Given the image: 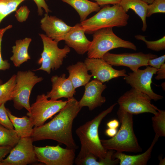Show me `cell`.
Listing matches in <instances>:
<instances>
[{"mask_svg": "<svg viewBox=\"0 0 165 165\" xmlns=\"http://www.w3.org/2000/svg\"><path fill=\"white\" fill-rule=\"evenodd\" d=\"M81 108L73 97L68 99L65 106L51 121L33 128L31 137L33 142L53 140L64 144L68 148L75 150L78 147L73 138L72 127L73 120Z\"/></svg>", "mask_w": 165, "mask_h": 165, "instance_id": "1", "label": "cell"}, {"mask_svg": "<svg viewBox=\"0 0 165 165\" xmlns=\"http://www.w3.org/2000/svg\"><path fill=\"white\" fill-rule=\"evenodd\" d=\"M117 104L112 105L76 130L75 132L80 142L81 148L76 159L81 158L90 153L98 159L105 157L108 150L102 145L99 136L98 128L103 119L112 112Z\"/></svg>", "mask_w": 165, "mask_h": 165, "instance_id": "2", "label": "cell"}, {"mask_svg": "<svg viewBox=\"0 0 165 165\" xmlns=\"http://www.w3.org/2000/svg\"><path fill=\"white\" fill-rule=\"evenodd\" d=\"M117 114L121 123L120 127L111 138L100 140L103 146L107 150H112L117 152H141L142 149L134 131L133 115L119 107Z\"/></svg>", "mask_w": 165, "mask_h": 165, "instance_id": "3", "label": "cell"}, {"mask_svg": "<svg viewBox=\"0 0 165 165\" xmlns=\"http://www.w3.org/2000/svg\"><path fill=\"white\" fill-rule=\"evenodd\" d=\"M129 17L119 4L112 6H106L80 24L86 33L91 34L103 28L126 26Z\"/></svg>", "mask_w": 165, "mask_h": 165, "instance_id": "4", "label": "cell"}, {"mask_svg": "<svg viewBox=\"0 0 165 165\" xmlns=\"http://www.w3.org/2000/svg\"><path fill=\"white\" fill-rule=\"evenodd\" d=\"M93 39L87 53L88 58H102L110 50L123 48L136 51L137 48L132 42L123 40L113 32L112 28H105L93 33Z\"/></svg>", "mask_w": 165, "mask_h": 165, "instance_id": "5", "label": "cell"}, {"mask_svg": "<svg viewBox=\"0 0 165 165\" xmlns=\"http://www.w3.org/2000/svg\"><path fill=\"white\" fill-rule=\"evenodd\" d=\"M39 35L43 44V50L38 61V63L41 66L34 71L42 70L50 74L51 70H56L60 67L70 49L67 45L60 49L58 46V42L44 34H39Z\"/></svg>", "mask_w": 165, "mask_h": 165, "instance_id": "6", "label": "cell"}, {"mask_svg": "<svg viewBox=\"0 0 165 165\" xmlns=\"http://www.w3.org/2000/svg\"><path fill=\"white\" fill-rule=\"evenodd\" d=\"M43 79L30 70L17 72L12 98L16 109L20 110L24 108L29 111V98L32 90L35 84Z\"/></svg>", "mask_w": 165, "mask_h": 165, "instance_id": "7", "label": "cell"}, {"mask_svg": "<svg viewBox=\"0 0 165 165\" xmlns=\"http://www.w3.org/2000/svg\"><path fill=\"white\" fill-rule=\"evenodd\" d=\"M48 99L44 94L38 95L35 101L31 105L29 111L27 113L35 127L44 124L48 119L63 108L67 102V101Z\"/></svg>", "mask_w": 165, "mask_h": 165, "instance_id": "8", "label": "cell"}, {"mask_svg": "<svg viewBox=\"0 0 165 165\" xmlns=\"http://www.w3.org/2000/svg\"><path fill=\"white\" fill-rule=\"evenodd\" d=\"M147 95L132 88L120 96L117 103L119 107L132 115L150 113L154 115L158 108L151 103Z\"/></svg>", "mask_w": 165, "mask_h": 165, "instance_id": "9", "label": "cell"}, {"mask_svg": "<svg viewBox=\"0 0 165 165\" xmlns=\"http://www.w3.org/2000/svg\"><path fill=\"white\" fill-rule=\"evenodd\" d=\"M34 147L37 161L46 165H72L74 162L75 150L63 148L59 145Z\"/></svg>", "mask_w": 165, "mask_h": 165, "instance_id": "10", "label": "cell"}, {"mask_svg": "<svg viewBox=\"0 0 165 165\" xmlns=\"http://www.w3.org/2000/svg\"><path fill=\"white\" fill-rule=\"evenodd\" d=\"M31 137L20 138L6 158L0 161V165H26L38 161Z\"/></svg>", "mask_w": 165, "mask_h": 165, "instance_id": "11", "label": "cell"}, {"mask_svg": "<svg viewBox=\"0 0 165 165\" xmlns=\"http://www.w3.org/2000/svg\"><path fill=\"white\" fill-rule=\"evenodd\" d=\"M157 71L156 68L147 66L144 69H138L129 73L124 76V79L132 88L146 94L152 100L156 101L163 98V96L155 93L151 87L152 76Z\"/></svg>", "mask_w": 165, "mask_h": 165, "instance_id": "12", "label": "cell"}, {"mask_svg": "<svg viewBox=\"0 0 165 165\" xmlns=\"http://www.w3.org/2000/svg\"><path fill=\"white\" fill-rule=\"evenodd\" d=\"M157 57L156 54H145L141 52L120 54L108 52L102 58L112 66L127 67L134 72L141 66H147L148 60Z\"/></svg>", "mask_w": 165, "mask_h": 165, "instance_id": "13", "label": "cell"}, {"mask_svg": "<svg viewBox=\"0 0 165 165\" xmlns=\"http://www.w3.org/2000/svg\"><path fill=\"white\" fill-rule=\"evenodd\" d=\"M84 62L92 76L103 83L112 79L127 75L125 69H115L102 58H87Z\"/></svg>", "mask_w": 165, "mask_h": 165, "instance_id": "14", "label": "cell"}, {"mask_svg": "<svg viewBox=\"0 0 165 165\" xmlns=\"http://www.w3.org/2000/svg\"><path fill=\"white\" fill-rule=\"evenodd\" d=\"M85 87L83 95L78 101L81 107L86 106L89 110L92 111L105 102V97L101 95L107 87L105 84L95 79L87 83Z\"/></svg>", "mask_w": 165, "mask_h": 165, "instance_id": "15", "label": "cell"}, {"mask_svg": "<svg viewBox=\"0 0 165 165\" xmlns=\"http://www.w3.org/2000/svg\"><path fill=\"white\" fill-rule=\"evenodd\" d=\"M40 27L48 37L58 42L64 40L66 35L72 26L67 25L55 16L46 13L40 20Z\"/></svg>", "mask_w": 165, "mask_h": 165, "instance_id": "16", "label": "cell"}, {"mask_svg": "<svg viewBox=\"0 0 165 165\" xmlns=\"http://www.w3.org/2000/svg\"><path fill=\"white\" fill-rule=\"evenodd\" d=\"M85 33V30L80 23H77L72 27L64 40L67 46L73 48L77 53L83 55L88 51L91 43Z\"/></svg>", "mask_w": 165, "mask_h": 165, "instance_id": "17", "label": "cell"}, {"mask_svg": "<svg viewBox=\"0 0 165 165\" xmlns=\"http://www.w3.org/2000/svg\"><path fill=\"white\" fill-rule=\"evenodd\" d=\"M51 90L47 93V98L53 100H57L61 98L68 99L73 97L75 94V89L74 87L69 78L66 77L65 74L59 76L57 75L52 77Z\"/></svg>", "mask_w": 165, "mask_h": 165, "instance_id": "18", "label": "cell"}, {"mask_svg": "<svg viewBox=\"0 0 165 165\" xmlns=\"http://www.w3.org/2000/svg\"><path fill=\"white\" fill-rule=\"evenodd\" d=\"M159 137L155 135L149 147L144 152L136 155H126L122 152H114L112 157L119 160L120 165H146L151 157L153 148Z\"/></svg>", "mask_w": 165, "mask_h": 165, "instance_id": "19", "label": "cell"}, {"mask_svg": "<svg viewBox=\"0 0 165 165\" xmlns=\"http://www.w3.org/2000/svg\"><path fill=\"white\" fill-rule=\"evenodd\" d=\"M66 69L69 73L68 78L75 89L85 86L92 77L88 73V70L84 62L78 61L68 66Z\"/></svg>", "mask_w": 165, "mask_h": 165, "instance_id": "20", "label": "cell"}, {"mask_svg": "<svg viewBox=\"0 0 165 165\" xmlns=\"http://www.w3.org/2000/svg\"><path fill=\"white\" fill-rule=\"evenodd\" d=\"M31 41V38L28 37L16 41L15 45L12 47L13 54L10 58L15 67H20L31 59L28 51Z\"/></svg>", "mask_w": 165, "mask_h": 165, "instance_id": "21", "label": "cell"}, {"mask_svg": "<svg viewBox=\"0 0 165 165\" xmlns=\"http://www.w3.org/2000/svg\"><path fill=\"white\" fill-rule=\"evenodd\" d=\"M7 112L18 136L20 138L31 137L34 125L30 118L26 116L21 117L15 116L8 109Z\"/></svg>", "mask_w": 165, "mask_h": 165, "instance_id": "22", "label": "cell"}, {"mask_svg": "<svg viewBox=\"0 0 165 165\" xmlns=\"http://www.w3.org/2000/svg\"><path fill=\"white\" fill-rule=\"evenodd\" d=\"M74 8L78 13L80 22L87 19L88 16L94 12H98L101 8L96 2L88 0H61Z\"/></svg>", "mask_w": 165, "mask_h": 165, "instance_id": "23", "label": "cell"}, {"mask_svg": "<svg viewBox=\"0 0 165 165\" xmlns=\"http://www.w3.org/2000/svg\"><path fill=\"white\" fill-rule=\"evenodd\" d=\"M119 4L126 13L129 9L135 12L141 19L143 23L141 30L145 31L147 28L146 18L148 4L141 0H121Z\"/></svg>", "mask_w": 165, "mask_h": 165, "instance_id": "24", "label": "cell"}, {"mask_svg": "<svg viewBox=\"0 0 165 165\" xmlns=\"http://www.w3.org/2000/svg\"><path fill=\"white\" fill-rule=\"evenodd\" d=\"M20 138L14 129H8L0 124V146L13 147L17 143Z\"/></svg>", "mask_w": 165, "mask_h": 165, "instance_id": "25", "label": "cell"}, {"mask_svg": "<svg viewBox=\"0 0 165 165\" xmlns=\"http://www.w3.org/2000/svg\"><path fill=\"white\" fill-rule=\"evenodd\" d=\"M16 78V75H13L6 82L0 85V105L12 100Z\"/></svg>", "mask_w": 165, "mask_h": 165, "instance_id": "26", "label": "cell"}, {"mask_svg": "<svg viewBox=\"0 0 165 165\" xmlns=\"http://www.w3.org/2000/svg\"><path fill=\"white\" fill-rule=\"evenodd\" d=\"M152 117V126L155 135L158 137L165 136V111L158 109Z\"/></svg>", "mask_w": 165, "mask_h": 165, "instance_id": "27", "label": "cell"}, {"mask_svg": "<svg viewBox=\"0 0 165 165\" xmlns=\"http://www.w3.org/2000/svg\"><path fill=\"white\" fill-rule=\"evenodd\" d=\"M27 0H0V24L8 15L16 10L18 6Z\"/></svg>", "mask_w": 165, "mask_h": 165, "instance_id": "28", "label": "cell"}, {"mask_svg": "<svg viewBox=\"0 0 165 165\" xmlns=\"http://www.w3.org/2000/svg\"><path fill=\"white\" fill-rule=\"evenodd\" d=\"M137 39L144 42L147 48L155 51H159L165 49V36L157 40L150 41L147 40L145 36L141 35H137L134 36Z\"/></svg>", "mask_w": 165, "mask_h": 165, "instance_id": "29", "label": "cell"}, {"mask_svg": "<svg viewBox=\"0 0 165 165\" xmlns=\"http://www.w3.org/2000/svg\"><path fill=\"white\" fill-rule=\"evenodd\" d=\"M157 13H165V0H154L151 4L148 5L146 17H149Z\"/></svg>", "mask_w": 165, "mask_h": 165, "instance_id": "30", "label": "cell"}, {"mask_svg": "<svg viewBox=\"0 0 165 165\" xmlns=\"http://www.w3.org/2000/svg\"><path fill=\"white\" fill-rule=\"evenodd\" d=\"M5 103L0 105V124L10 130H14V127L8 116Z\"/></svg>", "mask_w": 165, "mask_h": 165, "instance_id": "31", "label": "cell"}, {"mask_svg": "<svg viewBox=\"0 0 165 165\" xmlns=\"http://www.w3.org/2000/svg\"><path fill=\"white\" fill-rule=\"evenodd\" d=\"M12 27V25H9L6 27L0 29V71H5L8 69L10 67V64L6 60H3L2 58L1 52V44L2 37L5 33L8 30Z\"/></svg>", "mask_w": 165, "mask_h": 165, "instance_id": "32", "label": "cell"}, {"mask_svg": "<svg viewBox=\"0 0 165 165\" xmlns=\"http://www.w3.org/2000/svg\"><path fill=\"white\" fill-rule=\"evenodd\" d=\"M30 12L28 7L23 6L16 10L15 16L18 22L22 23L26 21L28 18Z\"/></svg>", "mask_w": 165, "mask_h": 165, "instance_id": "33", "label": "cell"}, {"mask_svg": "<svg viewBox=\"0 0 165 165\" xmlns=\"http://www.w3.org/2000/svg\"><path fill=\"white\" fill-rule=\"evenodd\" d=\"M33 0L37 6V12L39 15L41 16L42 15L43 13V9H44L46 13H48L51 12L46 2V0Z\"/></svg>", "mask_w": 165, "mask_h": 165, "instance_id": "34", "label": "cell"}, {"mask_svg": "<svg viewBox=\"0 0 165 165\" xmlns=\"http://www.w3.org/2000/svg\"><path fill=\"white\" fill-rule=\"evenodd\" d=\"M165 55H163L158 57L152 59L148 60V66L150 65L158 69L163 64L165 63Z\"/></svg>", "mask_w": 165, "mask_h": 165, "instance_id": "35", "label": "cell"}, {"mask_svg": "<svg viewBox=\"0 0 165 165\" xmlns=\"http://www.w3.org/2000/svg\"><path fill=\"white\" fill-rule=\"evenodd\" d=\"M157 75L155 78L157 80H160L165 79V64H162L160 68L157 69L156 72Z\"/></svg>", "mask_w": 165, "mask_h": 165, "instance_id": "36", "label": "cell"}, {"mask_svg": "<svg viewBox=\"0 0 165 165\" xmlns=\"http://www.w3.org/2000/svg\"><path fill=\"white\" fill-rule=\"evenodd\" d=\"M12 148L10 146H0V161L9 153Z\"/></svg>", "mask_w": 165, "mask_h": 165, "instance_id": "37", "label": "cell"}, {"mask_svg": "<svg viewBox=\"0 0 165 165\" xmlns=\"http://www.w3.org/2000/svg\"><path fill=\"white\" fill-rule=\"evenodd\" d=\"M99 6H103L109 4L113 5L119 4L121 0H95Z\"/></svg>", "mask_w": 165, "mask_h": 165, "instance_id": "38", "label": "cell"}, {"mask_svg": "<svg viewBox=\"0 0 165 165\" xmlns=\"http://www.w3.org/2000/svg\"><path fill=\"white\" fill-rule=\"evenodd\" d=\"M119 125V122L116 119L111 120L107 123V126L108 128L114 129H117Z\"/></svg>", "mask_w": 165, "mask_h": 165, "instance_id": "39", "label": "cell"}, {"mask_svg": "<svg viewBox=\"0 0 165 165\" xmlns=\"http://www.w3.org/2000/svg\"><path fill=\"white\" fill-rule=\"evenodd\" d=\"M117 132V129L108 128L105 130V134L108 136L112 138L116 134Z\"/></svg>", "mask_w": 165, "mask_h": 165, "instance_id": "40", "label": "cell"}, {"mask_svg": "<svg viewBox=\"0 0 165 165\" xmlns=\"http://www.w3.org/2000/svg\"><path fill=\"white\" fill-rule=\"evenodd\" d=\"M160 160V163L159 165H163L165 164V159H162V157H160L159 158Z\"/></svg>", "mask_w": 165, "mask_h": 165, "instance_id": "41", "label": "cell"}, {"mask_svg": "<svg viewBox=\"0 0 165 165\" xmlns=\"http://www.w3.org/2000/svg\"><path fill=\"white\" fill-rule=\"evenodd\" d=\"M148 4H150L154 0H141Z\"/></svg>", "mask_w": 165, "mask_h": 165, "instance_id": "42", "label": "cell"}, {"mask_svg": "<svg viewBox=\"0 0 165 165\" xmlns=\"http://www.w3.org/2000/svg\"><path fill=\"white\" fill-rule=\"evenodd\" d=\"M161 86L162 87L163 89L165 90V82H163L161 84Z\"/></svg>", "mask_w": 165, "mask_h": 165, "instance_id": "43", "label": "cell"}, {"mask_svg": "<svg viewBox=\"0 0 165 165\" xmlns=\"http://www.w3.org/2000/svg\"><path fill=\"white\" fill-rule=\"evenodd\" d=\"M2 81L1 79H0V85L2 84Z\"/></svg>", "mask_w": 165, "mask_h": 165, "instance_id": "44", "label": "cell"}]
</instances>
